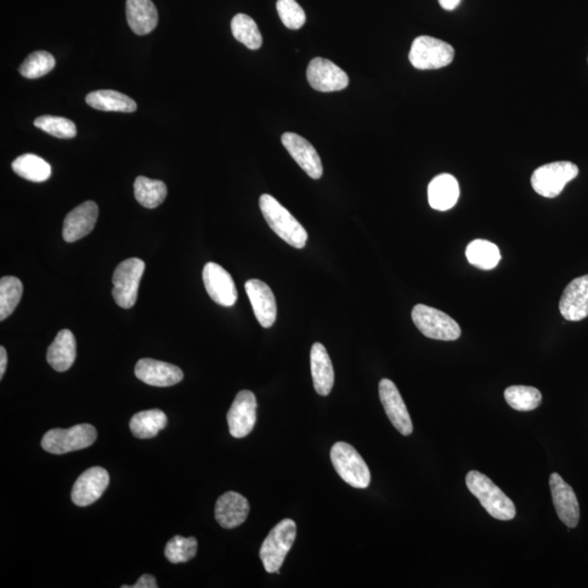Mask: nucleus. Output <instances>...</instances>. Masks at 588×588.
<instances>
[{"label":"nucleus","instance_id":"f03ea898","mask_svg":"<svg viewBox=\"0 0 588 588\" xmlns=\"http://www.w3.org/2000/svg\"><path fill=\"white\" fill-rule=\"evenodd\" d=\"M259 207L271 230L288 245L299 250L307 245L309 237L307 230L274 196L263 194L259 199Z\"/></svg>","mask_w":588,"mask_h":588},{"label":"nucleus","instance_id":"4be33fe9","mask_svg":"<svg viewBox=\"0 0 588 588\" xmlns=\"http://www.w3.org/2000/svg\"><path fill=\"white\" fill-rule=\"evenodd\" d=\"M310 371H312L313 384L320 395H326L331 393L333 383H335V372L323 344L316 342L310 350Z\"/></svg>","mask_w":588,"mask_h":588},{"label":"nucleus","instance_id":"f257e3e1","mask_svg":"<svg viewBox=\"0 0 588 588\" xmlns=\"http://www.w3.org/2000/svg\"><path fill=\"white\" fill-rule=\"evenodd\" d=\"M468 490L477 497L486 511L500 521L516 518V506L493 480L478 471H470L466 478Z\"/></svg>","mask_w":588,"mask_h":588},{"label":"nucleus","instance_id":"7c9ffc66","mask_svg":"<svg viewBox=\"0 0 588 588\" xmlns=\"http://www.w3.org/2000/svg\"><path fill=\"white\" fill-rule=\"evenodd\" d=\"M231 31L237 42L246 45L247 48L257 50L261 48L263 37L256 21L245 14H237L231 21Z\"/></svg>","mask_w":588,"mask_h":588},{"label":"nucleus","instance_id":"2eb2a0df","mask_svg":"<svg viewBox=\"0 0 588 588\" xmlns=\"http://www.w3.org/2000/svg\"><path fill=\"white\" fill-rule=\"evenodd\" d=\"M550 485L559 519L570 529L578 527L580 506L573 488L558 473L551 475Z\"/></svg>","mask_w":588,"mask_h":588},{"label":"nucleus","instance_id":"39448f33","mask_svg":"<svg viewBox=\"0 0 588 588\" xmlns=\"http://www.w3.org/2000/svg\"><path fill=\"white\" fill-rule=\"evenodd\" d=\"M412 320L424 336L435 341H454L462 333L461 327L454 319L427 305H415L412 310Z\"/></svg>","mask_w":588,"mask_h":588},{"label":"nucleus","instance_id":"2f4dec72","mask_svg":"<svg viewBox=\"0 0 588 588\" xmlns=\"http://www.w3.org/2000/svg\"><path fill=\"white\" fill-rule=\"evenodd\" d=\"M24 285L14 276H5L0 279V320L8 319L22 298Z\"/></svg>","mask_w":588,"mask_h":588},{"label":"nucleus","instance_id":"a211bd4d","mask_svg":"<svg viewBox=\"0 0 588 588\" xmlns=\"http://www.w3.org/2000/svg\"><path fill=\"white\" fill-rule=\"evenodd\" d=\"M134 372L141 382L150 386L169 387L184 380V372L178 366L152 359L140 360Z\"/></svg>","mask_w":588,"mask_h":588},{"label":"nucleus","instance_id":"ddd939ff","mask_svg":"<svg viewBox=\"0 0 588 588\" xmlns=\"http://www.w3.org/2000/svg\"><path fill=\"white\" fill-rule=\"evenodd\" d=\"M110 485V474L94 467L80 475L73 485L71 499L78 507H88L98 501Z\"/></svg>","mask_w":588,"mask_h":588},{"label":"nucleus","instance_id":"4c0bfd02","mask_svg":"<svg viewBox=\"0 0 588 588\" xmlns=\"http://www.w3.org/2000/svg\"><path fill=\"white\" fill-rule=\"evenodd\" d=\"M133 588H157V582L154 576L150 574H144L141 576L137 583H135Z\"/></svg>","mask_w":588,"mask_h":588},{"label":"nucleus","instance_id":"aec40b11","mask_svg":"<svg viewBox=\"0 0 588 588\" xmlns=\"http://www.w3.org/2000/svg\"><path fill=\"white\" fill-rule=\"evenodd\" d=\"M246 291L258 323L264 328L273 326L277 319V303L269 286L261 280L251 279L246 282Z\"/></svg>","mask_w":588,"mask_h":588},{"label":"nucleus","instance_id":"cd10ccee","mask_svg":"<svg viewBox=\"0 0 588 588\" xmlns=\"http://www.w3.org/2000/svg\"><path fill=\"white\" fill-rule=\"evenodd\" d=\"M14 172L32 183H44L52 174V167L42 157L34 154L22 155L13 162Z\"/></svg>","mask_w":588,"mask_h":588},{"label":"nucleus","instance_id":"6e6552de","mask_svg":"<svg viewBox=\"0 0 588 588\" xmlns=\"http://www.w3.org/2000/svg\"><path fill=\"white\" fill-rule=\"evenodd\" d=\"M98 438V432L89 424H80L68 429L56 428L45 434L42 446L53 455H65L92 446Z\"/></svg>","mask_w":588,"mask_h":588},{"label":"nucleus","instance_id":"c85d7f7f","mask_svg":"<svg viewBox=\"0 0 588 588\" xmlns=\"http://www.w3.org/2000/svg\"><path fill=\"white\" fill-rule=\"evenodd\" d=\"M134 195L145 208H156L166 199L167 185L161 180L140 176L134 181Z\"/></svg>","mask_w":588,"mask_h":588},{"label":"nucleus","instance_id":"412c9836","mask_svg":"<svg viewBox=\"0 0 588 588\" xmlns=\"http://www.w3.org/2000/svg\"><path fill=\"white\" fill-rule=\"evenodd\" d=\"M250 513V503L236 491H228L219 497L215 507V518L220 527L235 529L246 522Z\"/></svg>","mask_w":588,"mask_h":588},{"label":"nucleus","instance_id":"20e7f679","mask_svg":"<svg viewBox=\"0 0 588 588\" xmlns=\"http://www.w3.org/2000/svg\"><path fill=\"white\" fill-rule=\"evenodd\" d=\"M331 459L333 467L344 482L354 488H369L370 468L354 446L339 441L332 446Z\"/></svg>","mask_w":588,"mask_h":588},{"label":"nucleus","instance_id":"9d476101","mask_svg":"<svg viewBox=\"0 0 588 588\" xmlns=\"http://www.w3.org/2000/svg\"><path fill=\"white\" fill-rule=\"evenodd\" d=\"M257 420V401L250 390L236 394L227 415L229 432L235 438H245L253 431Z\"/></svg>","mask_w":588,"mask_h":588},{"label":"nucleus","instance_id":"423d86ee","mask_svg":"<svg viewBox=\"0 0 588 588\" xmlns=\"http://www.w3.org/2000/svg\"><path fill=\"white\" fill-rule=\"evenodd\" d=\"M579 174V167L571 162H555L537 168L530 178L537 194L553 199L562 194L570 181Z\"/></svg>","mask_w":588,"mask_h":588},{"label":"nucleus","instance_id":"b1692460","mask_svg":"<svg viewBox=\"0 0 588 588\" xmlns=\"http://www.w3.org/2000/svg\"><path fill=\"white\" fill-rule=\"evenodd\" d=\"M126 13L130 29L138 36H146L155 30L158 11L152 0H127Z\"/></svg>","mask_w":588,"mask_h":588},{"label":"nucleus","instance_id":"5701e85b","mask_svg":"<svg viewBox=\"0 0 588 588\" xmlns=\"http://www.w3.org/2000/svg\"><path fill=\"white\" fill-rule=\"evenodd\" d=\"M460 196V186L449 173L439 174L428 185V202L439 212L449 211L457 205Z\"/></svg>","mask_w":588,"mask_h":588},{"label":"nucleus","instance_id":"f3484780","mask_svg":"<svg viewBox=\"0 0 588 588\" xmlns=\"http://www.w3.org/2000/svg\"><path fill=\"white\" fill-rule=\"evenodd\" d=\"M565 320L580 321L588 316V275L579 277L565 287L559 303Z\"/></svg>","mask_w":588,"mask_h":588},{"label":"nucleus","instance_id":"f8f14e48","mask_svg":"<svg viewBox=\"0 0 588 588\" xmlns=\"http://www.w3.org/2000/svg\"><path fill=\"white\" fill-rule=\"evenodd\" d=\"M310 86L320 92H338L349 86V78L341 68L324 58H314L307 71Z\"/></svg>","mask_w":588,"mask_h":588},{"label":"nucleus","instance_id":"9b49d317","mask_svg":"<svg viewBox=\"0 0 588 588\" xmlns=\"http://www.w3.org/2000/svg\"><path fill=\"white\" fill-rule=\"evenodd\" d=\"M203 281L215 303L229 308L236 304L237 291L233 277L222 266L209 262L203 269Z\"/></svg>","mask_w":588,"mask_h":588},{"label":"nucleus","instance_id":"7ed1b4c3","mask_svg":"<svg viewBox=\"0 0 588 588\" xmlns=\"http://www.w3.org/2000/svg\"><path fill=\"white\" fill-rule=\"evenodd\" d=\"M296 537L297 524L290 519L282 520L269 531L259 551V557L268 573H279Z\"/></svg>","mask_w":588,"mask_h":588},{"label":"nucleus","instance_id":"4468645a","mask_svg":"<svg viewBox=\"0 0 588 588\" xmlns=\"http://www.w3.org/2000/svg\"><path fill=\"white\" fill-rule=\"evenodd\" d=\"M380 398L384 412L395 429L404 436H409L413 432V424L404 401L394 382L387 378L381 381Z\"/></svg>","mask_w":588,"mask_h":588},{"label":"nucleus","instance_id":"ea45409f","mask_svg":"<svg viewBox=\"0 0 588 588\" xmlns=\"http://www.w3.org/2000/svg\"><path fill=\"white\" fill-rule=\"evenodd\" d=\"M441 8L451 11L455 10L461 3V0H438Z\"/></svg>","mask_w":588,"mask_h":588},{"label":"nucleus","instance_id":"c756f323","mask_svg":"<svg viewBox=\"0 0 588 588\" xmlns=\"http://www.w3.org/2000/svg\"><path fill=\"white\" fill-rule=\"evenodd\" d=\"M466 256L468 263L484 270L495 268L500 261L499 247L486 240L472 241L467 247Z\"/></svg>","mask_w":588,"mask_h":588},{"label":"nucleus","instance_id":"dca6fc26","mask_svg":"<svg viewBox=\"0 0 588 588\" xmlns=\"http://www.w3.org/2000/svg\"><path fill=\"white\" fill-rule=\"evenodd\" d=\"M282 144L298 165L307 173L308 176L318 180L323 176V165L320 157L315 147L305 140L301 135L287 132L282 135Z\"/></svg>","mask_w":588,"mask_h":588},{"label":"nucleus","instance_id":"bb28decb","mask_svg":"<svg viewBox=\"0 0 588 588\" xmlns=\"http://www.w3.org/2000/svg\"><path fill=\"white\" fill-rule=\"evenodd\" d=\"M167 416L161 410H147L137 413L130 421V429L135 437L149 439L155 437L167 425Z\"/></svg>","mask_w":588,"mask_h":588},{"label":"nucleus","instance_id":"72a5a7b5","mask_svg":"<svg viewBox=\"0 0 588 588\" xmlns=\"http://www.w3.org/2000/svg\"><path fill=\"white\" fill-rule=\"evenodd\" d=\"M56 60L52 54L39 50L27 56L24 64L20 66L22 77L26 79H38L47 75L54 69Z\"/></svg>","mask_w":588,"mask_h":588},{"label":"nucleus","instance_id":"e433bc0d","mask_svg":"<svg viewBox=\"0 0 588 588\" xmlns=\"http://www.w3.org/2000/svg\"><path fill=\"white\" fill-rule=\"evenodd\" d=\"M277 10L278 15L288 29L299 30L305 25L307 16L301 5L297 3V0H278L277 2Z\"/></svg>","mask_w":588,"mask_h":588},{"label":"nucleus","instance_id":"1a4fd4ad","mask_svg":"<svg viewBox=\"0 0 588 588\" xmlns=\"http://www.w3.org/2000/svg\"><path fill=\"white\" fill-rule=\"evenodd\" d=\"M145 270L142 259L132 257L117 266L112 276V297L122 309H131L138 299L140 281Z\"/></svg>","mask_w":588,"mask_h":588},{"label":"nucleus","instance_id":"0eeeda50","mask_svg":"<svg viewBox=\"0 0 588 588\" xmlns=\"http://www.w3.org/2000/svg\"><path fill=\"white\" fill-rule=\"evenodd\" d=\"M455 58V48L441 39L418 37L413 41L409 59L420 70H435L449 66Z\"/></svg>","mask_w":588,"mask_h":588},{"label":"nucleus","instance_id":"473e14b6","mask_svg":"<svg viewBox=\"0 0 588 588\" xmlns=\"http://www.w3.org/2000/svg\"><path fill=\"white\" fill-rule=\"evenodd\" d=\"M505 399L513 410L528 412L539 408L541 394L534 387L511 386L505 390Z\"/></svg>","mask_w":588,"mask_h":588},{"label":"nucleus","instance_id":"58836bf2","mask_svg":"<svg viewBox=\"0 0 588 588\" xmlns=\"http://www.w3.org/2000/svg\"><path fill=\"white\" fill-rule=\"evenodd\" d=\"M8 358L7 352L4 347L0 348V378H3L7 369Z\"/></svg>","mask_w":588,"mask_h":588},{"label":"nucleus","instance_id":"a878e982","mask_svg":"<svg viewBox=\"0 0 588 588\" xmlns=\"http://www.w3.org/2000/svg\"><path fill=\"white\" fill-rule=\"evenodd\" d=\"M86 100L92 109L101 111L133 112L138 109L135 100L112 89L94 90L88 94Z\"/></svg>","mask_w":588,"mask_h":588},{"label":"nucleus","instance_id":"393cba45","mask_svg":"<svg viewBox=\"0 0 588 588\" xmlns=\"http://www.w3.org/2000/svg\"><path fill=\"white\" fill-rule=\"evenodd\" d=\"M77 341L69 330H62L47 350V362L55 371L66 372L75 363Z\"/></svg>","mask_w":588,"mask_h":588},{"label":"nucleus","instance_id":"f704fd0d","mask_svg":"<svg viewBox=\"0 0 588 588\" xmlns=\"http://www.w3.org/2000/svg\"><path fill=\"white\" fill-rule=\"evenodd\" d=\"M34 126L58 139H72L77 135L75 122L64 117L41 116L34 121Z\"/></svg>","mask_w":588,"mask_h":588},{"label":"nucleus","instance_id":"c9c22d12","mask_svg":"<svg viewBox=\"0 0 588 588\" xmlns=\"http://www.w3.org/2000/svg\"><path fill=\"white\" fill-rule=\"evenodd\" d=\"M197 553V541L194 537L174 536L167 542L165 556L172 563H184L194 559Z\"/></svg>","mask_w":588,"mask_h":588},{"label":"nucleus","instance_id":"6ab92c4d","mask_svg":"<svg viewBox=\"0 0 588 588\" xmlns=\"http://www.w3.org/2000/svg\"><path fill=\"white\" fill-rule=\"evenodd\" d=\"M99 217V206L93 201L82 203L67 215L62 228L66 242H76L87 236L95 227Z\"/></svg>","mask_w":588,"mask_h":588}]
</instances>
